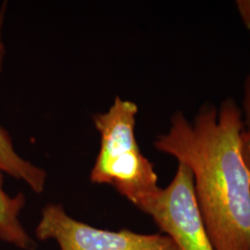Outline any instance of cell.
I'll return each mask as SVG.
<instances>
[{"instance_id": "7a4b0ae2", "label": "cell", "mask_w": 250, "mask_h": 250, "mask_svg": "<svg viewBox=\"0 0 250 250\" xmlns=\"http://www.w3.org/2000/svg\"><path fill=\"white\" fill-rule=\"evenodd\" d=\"M138 108L117 97L105 113L94 116L100 149L90 173L91 182L110 185L144 213L157 196L158 176L140 150L134 135Z\"/></svg>"}, {"instance_id": "277c9868", "label": "cell", "mask_w": 250, "mask_h": 250, "mask_svg": "<svg viewBox=\"0 0 250 250\" xmlns=\"http://www.w3.org/2000/svg\"><path fill=\"white\" fill-rule=\"evenodd\" d=\"M180 250H215L197 205L194 177L179 163L170 185L159 191L145 212Z\"/></svg>"}, {"instance_id": "5b68a950", "label": "cell", "mask_w": 250, "mask_h": 250, "mask_svg": "<svg viewBox=\"0 0 250 250\" xmlns=\"http://www.w3.org/2000/svg\"><path fill=\"white\" fill-rule=\"evenodd\" d=\"M7 4L0 9V73L6 53L3 40V28L5 22ZM0 172L15 179L21 180L36 193H42L45 189L46 173L42 168L32 164L19 155L14 148L9 133L0 127Z\"/></svg>"}, {"instance_id": "3957f363", "label": "cell", "mask_w": 250, "mask_h": 250, "mask_svg": "<svg viewBox=\"0 0 250 250\" xmlns=\"http://www.w3.org/2000/svg\"><path fill=\"white\" fill-rule=\"evenodd\" d=\"M36 236L41 241L54 240L60 250H180L166 234L99 229L72 218L55 203L43 208Z\"/></svg>"}, {"instance_id": "52a82bcc", "label": "cell", "mask_w": 250, "mask_h": 250, "mask_svg": "<svg viewBox=\"0 0 250 250\" xmlns=\"http://www.w3.org/2000/svg\"><path fill=\"white\" fill-rule=\"evenodd\" d=\"M240 153L250 177V128H244L240 136Z\"/></svg>"}, {"instance_id": "8992f818", "label": "cell", "mask_w": 250, "mask_h": 250, "mask_svg": "<svg viewBox=\"0 0 250 250\" xmlns=\"http://www.w3.org/2000/svg\"><path fill=\"white\" fill-rule=\"evenodd\" d=\"M4 173L0 172V240L21 250H35L36 244L21 224L20 215L26 200L22 193L9 196L3 188Z\"/></svg>"}, {"instance_id": "6da1fadb", "label": "cell", "mask_w": 250, "mask_h": 250, "mask_svg": "<svg viewBox=\"0 0 250 250\" xmlns=\"http://www.w3.org/2000/svg\"><path fill=\"white\" fill-rule=\"evenodd\" d=\"M245 128L232 99L202 107L190 123L171 118L170 131L155 141L194 177L197 205L215 250H250V177L240 153Z\"/></svg>"}, {"instance_id": "9c48e42d", "label": "cell", "mask_w": 250, "mask_h": 250, "mask_svg": "<svg viewBox=\"0 0 250 250\" xmlns=\"http://www.w3.org/2000/svg\"><path fill=\"white\" fill-rule=\"evenodd\" d=\"M236 7L242 21L250 32V0H238L236 1Z\"/></svg>"}, {"instance_id": "ba28073f", "label": "cell", "mask_w": 250, "mask_h": 250, "mask_svg": "<svg viewBox=\"0 0 250 250\" xmlns=\"http://www.w3.org/2000/svg\"><path fill=\"white\" fill-rule=\"evenodd\" d=\"M243 115V121L245 128H250V74L248 77L245 87V96H244V103L243 109H241Z\"/></svg>"}]
</instances>
